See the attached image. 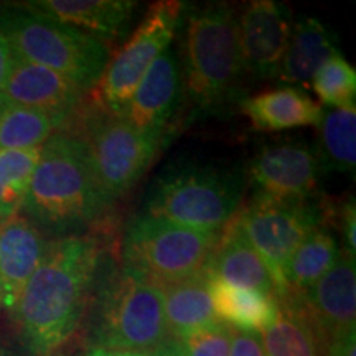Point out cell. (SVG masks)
Returning <instances> with one entry per match:
<instances>
[{"mask_svg":"<svg viewBox=\"0 0 356 356\" xmlns=\"http://www.w3.org/2000/svg\"><path fill=\"white\" fill-rule=\"evenodd\" d=\"M102 257V244L92 234L50 241L12 312L22 340L35 356L56 355L76 333Z\"/></svg>","mask_w":356,"mask_h":356,"instance_id":"6da1fadb","label":"cell"},{"mask_svg":"<svg viewBox=\"0 0 356 356\" xmlns=\"http://www.w3.org/2000/svg\"><path fill=\"white\" fill-rule=\"evenodd\" d=\"M111 204L76 132L65 129L44 142L22 215L43 233L63 238L97 225Z\"/></svg>","mask_w":356,"mask_h":356,"instance_id":"7a4b0ae2","label":"cell"},{"mask_svg":"<svg viewBox=\"0 0 356 356\" xmlns=\"http://www.w3.org/2000/svg\"><path fill=\"white\" fill-rule=\"evenodd\" d=\"M181 25L185 99L202 118L220 115L243 99L238 15L229 3L211 2L185 7Z\"/></svg>","mask_w":356,"mask_h":356,"instance_id":"3957f363","label":"cell"},{"mask_svg":"<svg viewBox=\"0 0 356 356\" xmlns=\"http://www.w3.org/2000/svg\"><path fill=\"white\" fill-rule=\"evenodd\" d=\"M92 346L149 355L168 338L162 289L104 256L96 274Z\"/></svg>","mask_w":356,"mask_h":356,"instance_id":"277c9868","label":"cell"},{"mask_svg":"<svg viewBox=\"0 0 356 356\" xmlns=\"http://www.w3.org/2000/svg\"><path fill=\"white\" fill-rule=\"evenodd\" d=\"M0 30L19 60L68 78L84 92L95 91L109 63L104 42L32 10L25 3L0 10Z\"/></svg>","mask_w":356,"mask_h":356,"instance_id":"5b68a950","label":"cell"},{"mask_svg":"<svg viewBox=\"0 0 356 356\" xmlns=\"http://www.w3.org/2000/svg\"><path fill=\"white\" fill-rule=\"evenodd\" d=\"M243 173L216 165L173 167L150 185L144 215L184 228L220 233L241 210Z\"/></svg>","mask_w":356,"mask_h":356,"instance_id":"8992f818","label":"cell"},{"mask_svg":"<svg viewBox=\"0 0 356 356\" xmlns=\"http://www.w3.org/2000/svg\"><path fill=\"white\" fill-rule=\"evenodd\" d=\"M70 129L86 144L97 184L113 203L139 181L163 147L136 131L122 115L102 108L95 96Z\"/></svg>","mask_w":356,"mask_h":356,"instance_id":"52a82bcc","label":"cell"},{"mask_svg":"<svg viewBox=\"0 0 356 356\" xmlns=\"http://www.w3.org/2000/svg\"><path fill=\"white\" fill-rule=\"evenodd\" d=\"M218 236L140 213L124 231L121 264L160 287L167 286L203 273Z\"/></svg>","mask_w":356,"mask_h":356,"instance_id":"ba28073f","label":"cell"},{"mask_svg":"<svg viewBox=\"0 0 356 356\" xmlns=\"http://www.w3.org/2000/svg\"><path fill=\"white\" fill-rule=\"evenodd\" d=\"M184 12L185 3L177 0H162L147 10L126 44L109 58L97 83L95 97L102 108L115 114L122 113L150 66L172 47L181 26Z\"/></svg>","mask_w":356,"mask_h":356,"instance_id":"9c48e42d","label":"cell"},{"mask_svg":"<svg viewBox=\"0 0 356 356\" xmlns=\"http://www.w3.org/2000/svg\"><path fill=\"white\" fill-rule=\"evenodd\" d=\"M236 225L273 274L277 296L287 292L284 269L299 244L318 226H323L325 213L320 204L305 202H277L254 197L234 216Z\"/></svg>","mask_w":356,"mask_h":356,"instance_id":"30bf717a","label":"cell"},{"mask_svg":"<svg viewBox=\"0 0 356 356\" xmlns=\"http://www.w3.org/2000/svg\"><path fill=\"white\" fill-rule=\"evenodd\" d=\"M277 299L299 310L317 341L325 345L356 330V266L355 257L341 251L327 274L302 292L287 291Z\"/></svg>","mask_w":356,"mask_h":356,"instance_id":"8fae6325","label":"cell"},{"mask_svg":"<svg viewBox=\"0 0 356 356\" xmlns=\"http://www.w3.org/2000/svg\"><path fill=\"white\" fill-rule=\"evenodd\" d=\"M184 101L180 58L170 47L150 66L119 115L145 137L165 145Z\"/></svg>","mask_w":356,"mask_h":356,"instance_id":"7c38bea8","label":"cell"},{"mask_svg":"<svg viewBox=\"0 0 356 356\" xmlns=\"http://www.w3.org/2000/svg\"><path fill=\"white\" fill-rule=\"evenodd\" d=\"M322 175L318 160L304 142H274L257 150L248 165V178L257 198L305 202Z\"/></svg>","mask_w":356,"mask_h":356,"instance_id":"4fadbf2b","label":"cell"},{"mask_svg":"<svg viewBox=\"0 0 356 356\" xmlns=\"http://www.w3.org/2000/svg\"><path fill=\"white\" fill-rule=\"evenodd\" d=\"M291 10L274 0H254L238 17L244 71L259 79L279 76L291 38Z\"/></svg>","mask_w":356,"mask_h":356,"instance_id":"5bb4252c","label":"cell"},{"mask_svg":"<svg viewBox=\"0 0 356 356\" xmlns=\"http://www.w3.org/2000/svg\"><path fill=\"white\" fill-rule=\"evenodd\" d=\"M88 95L68 78L15 56L0 101L74 121L86 104Z\"/></svg>","mask_w":356,"mask_h":356,"instance_id":"9a60e30c","label":"cell"},{"mask_svg":"<svg viewBox=\"0 0 356 356\" xmlns=\"http://www.w3.org/2000/svg\"><path fill=\"white\" fill-rule=\"evenodd\" d=\"M50 246L47 234L22 215L0 221V305L13 312Z\"/></svg>","mask_w":356,"mask_h":356,"instance_id":"2e32d148","label":"cell"},{"mask_svg":"<svg viewBox=\"0 0 356 356\" xmlns=\"http://www.w3.org/2000/svg\"><path fill=\"white\" fill-rule=\"evenodd\" d=\"M24 3L104 43L126 32L137 8V2L132 0H35Z\"/></svg>","mask_w":356,"mask_h":356,"instance_id":"e0dca14e","label":"cell"},{"mask_svg":"<svg viewBox=\"0 0 356 356\" xmlns=\"http://www.w3.org/2000/svg\"><path fill=\"white\" fill-rule=\"evenodd\" d=\"M207 270L213 277L231 286L252 289L273 297L277 296V287L269 267L249 244L234 218L220 231Z\"/></svg>","mask_w":356,"mask_h":356,"instance_id":"ac0fdd59","label":"cell"},{"mask_svg":"<svg viewBox=\"0 0 356 356\" xmlns=\"http://www.w3.org/2000/svg\"><path fill=\"white\" fill-rule=\"evenodd\" d=\"M241 113L254 131L279 132L287 129L317 126L322 104L299 88L284 86L257 92L239 101Z\"/></svg>","mask_w":356,"mask_h":356,"instance_id":"d6986e66","label":"cell"},{"mask_svg":"<svg viewBox=\"0 0 356 356\" xmlns=\"http://www.w3.org/2000/svg\"><path fill=\"white\" fill-rule=\"evenodd\" d=\"M337 42L335 32L318 19L296 22L277 78L287 84H310L320 66L338 53Z\"/></svg>","mask_w":356,"mask_h":356,"instance_id":"ffe728a7","label":"cell"},{"mask_svg":"<svg viewBox=\"0 0 356 356\" xmlns=\"http://www.w3.org/2000/svg\"><path fill=\"white\" fill-rule=\"evenodd\" d=\"M168 338L180 340L186 333L218 322L210 293V274L191 275L162 286Z\"/></svg>","mask_w":356,"mask_h":356,"instance_id":"44dd1931","label":"cell"},{"mask_svg":"<svg viewBox=\"0 0 356 356\" xmlns=\"http://www.w3.org/2000/svg\"><path fill=\"white\" fill-rule=\"evenodd\" d=\"M210 293L218 322L234 330L261 333L269 328L279 315L275 297L252 289L231 286L213 275H210Z\"/></svg>","mask_w":356,"mask_h":356,"instance_id":"7402d4cb","label":"cell"},{"mask_svg":"<svg viewBox=\"0 0 356 356\" xmlns=\"http://www.w3.org/2000/svg\"><path fill=\"white\" fill-rule=\"evenodd\" d=\"M73 121L63 115L0 101V150H26L42 147Z\"/></svg>","mask_w":356,"mask_h":356,"instance_id":"603a6c76","label":"cell"},{"mask_svg":"<svg viewBox=\"0 0 356 356\" xmlns=\"http://www.w3.org/2000/svg\"><path fill=\"white\" fill-rule=\"evenodd\" d=\"M314 150L323 172H353L356 167V108L323 109Z\"/></svg>","mask_w":356,"mask_h":356,"instance_id":"cb8c5ba5","label":"cell"},{"mask_svg":"<svg viewBox=\"0 0 356 356\" xmlns=\"http://www.w3.org/2000/svg\"><path fill=\"white\" fill-rule=\"evenodd\" d=\"M340 254L335 236L323 226L315 228L287 261L284 269L286 289L292 292L307 291L332 269Z\"/></svg>","mask_w":356,"mask_h":356,"instance_id":"d4e9b609","label":"cell"},{"mask_svg":"<svg viewBox=\"0 0 356 356\" xmlns=\"http://www.w3.org/2000/svg\"><path fill=\"white\" fill-rule=\"evenodd\" d=\"M279 315L275 322L261 332L266 356H320L317 341L304 317L292 304L275 299Z\"/></svg>","mask_w":356,"mask_h":356,"instance_id":"484cf974","label":"cell"},{"mask_svg":"<svg viewBox=\"0 0 356 356\" xmlns=\"http://www.w3.org/2000/svg\"><path fill=\"white\" fill-rule=\"evenodd\" d=\"M42 154V147L0 150V221L19 215Z\"/></svg>","mask_w":356,"mask_h":356,"instance_id":"4316f807","label":"cell"},{"mask_svg":"<svg viewBox=\"0 0 356 356\" xmlns=\"http://www.w3.org/2000/svg\"><path fill=\"white\" fill-rule=\"evenodd\" d=\"M310 86L327 108H355L356 71L340 51L320 66L312 78Z\"/></svg>","mask_w":356,"mask_h":356,"instance_id":"83f0119b","label":"cell"},{"mask_svg":"<svg viewBox=\"0 0 356 356\" xmlns=\"http://www.w3.org/2000/svg\"><path fill=\"white\" fill-rule=\"evenodd\" d=\"M233 328L215 322L181 337L180 343L186 356H229Z\"/></svg>","mask_w":356,"mask_h":356,"instance_id":"f1b7e54d","label":"cell"},{"mask_svg":"<svg viewBox=\"0 0 356 356\" xmlns=\"http://www.w3.org/2000/svg\"><path fill=\"white\" fill-rule=\"evenodd\" d=\"M340 216V229L343 236L345 249L343 252L355 257L356 256V207L355 198L350 197L346 202L341 204V210L338 213Z\"/></svg>","mask_w":356,"mask_h":356,"instance_id":"f546056e","label":"cell"},{"mask_svg":"<svg viewBox=\"0 0 356 356\" xmlns=\"http://www.w3.org/2000/svg\"><path fill=\"white\" fill-rule=\"evenodd\" d=\"M229 356H266L259 333L241 332L233 328Z\"/></svg>","mask_w":356,"mask_h":356,"instance_id":"4dcf8cb0","label":"cell"},{"mask_svg":"<svg viewBox=\"0 0 356 356\" xmlns=\"http://www.w3.org/2000/svg\"><path fill=\"white\" fill-rule=\"evenodd\" d=\"M320 356H356V333L350 332L325 345Z\"/></svg>","mask_w":356,"mask_h":356,"instance_id":"1f68e13d","label":"cell"},{"mask_svg":"<svg viewBox=\"0 0 356 356\" xmlns=\"http://www.w3.org/2000/svg\"><path fill=\"white\" fill-rule=\"evenodd\" d=\"M13 63H15V53H13L6 35L0 30V95H2Z\"/></svg>","mask_w":356,"mask_h":356,"instance_id":"d6a6232c","label":"cell"},{"mask_svg":"<svg viewBox=\"0 0 356 356\" xmlns=\"http://www.w3.org/2000/svg\"><path fill=\"white\" fill-rule=\"evenodd\" d=\"M145 356H186L184 346L178 340H167L165 343H162L157 350H154L152 353Z\"/></svg>","mask_w":356,"mask_h":356,"instance_id":"836d02e7","label":"cell"},{"mask_svg":"<svg viewBox=\"0 0 356 356\" xmlns=\"http://www.w3.org/2000/svg\"><path fill=\"white\" fill-rule=\"evenodd\" d=\"M79 356H144V355H136V353H122V351H111V350H102V348H91L84 351Z\"/></svg>","mask_w":356,"mask_h":356,"instance_id":"e575fe53","label":"cell"}]
</instances>
